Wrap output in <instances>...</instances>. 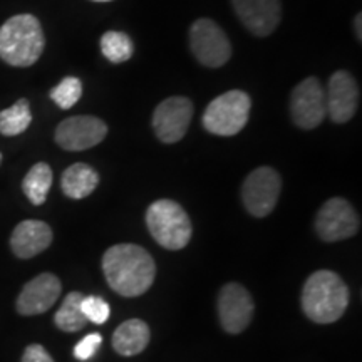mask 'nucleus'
I'll return each mask as SVG.
<instances>
[{"mask_svg": "<svg viewBox=\"0 0 362 362\" xmlns=\"http://www.w3.org/2000/svg\"><path fill=\"white\" fill-rule=\"evenodd\" d=\"M107 285L123 297H138L149 291L156 277V265L146 248L119 243L107 248L103 257Z\"/></svg>", "mask_w": 362, "mask_h": 362, "instance_id": "1", "label": "nucleus"}, {"mask_svg": "<svg viewBox=\"0 0 362 362\" xmlns=\"http://www.w3.org/2000/svg\"><path fill=\"white\" fill-rule=\"evenodd\" d=\"M349 288L341 275L332 270H317L302 288L304 314L315 324H334L349 305Z\"/></svg>", "mask_w": 362, "mask_h": 362, "instance_id": "2", "label": "nucleus"}, {"mask_svg": "<svg viewBox=\"0 0 362 362\" xmlns=\"http://www.w3.org/2000/svg\"><path fill=\"white\" fill-rule=\"evenodd\" d=\"M45 47L44 30L33 13L13 16L0 27V59L13 67L34 66Z\"/></svg>", "mask_w": 362, "mask_h": 362, "instance_id": "3", "label": "nucleus"}, {"mask_svg": "<svg viewBox=\"0 0 362 362\" xmlns=\"http://www.w3.org/2000/svg\"><path fill=\"white\" fill-rule=\"evenodd\" d=\"M146 226L158 245L166 250H181L192 240L193 226L188 214L180 203L166 198L148 206Z\"/></svg>", "mask_w": 362, "mask_h": 362, "instance_id": "4", "label": "nucleus"}, {"mask_svg": "<svg viewBox=\"0 0 362 362\" xmlns=\"http://www.w3.org/2000/svg\"><path fill=\"white\" fill-rule=\"evenodd\" d=\"M252 99L240 89L215 98L203 112V126L216 136H235L245 128L250 117Z\"/></svg>", "mask_w": 362, "mask_h": 362, "instance_id": "5", "label": "nucleus"}, {"mask_svg": "<svg viewBox=\"0 0 362 362\" xmlns=\"http://www.w3.org/2000/svg\"><path fill=\"white\" fill-rule=\"evenodd\" d=\"M189 49L200 64L221 67L232 57V44L225 30L211 19H198L189 27Z\"/></svg>", "mask_w": 362, "mask_h": 362, "instance_id": "6", "label": "nucleus"}, {"mask_svg": "<svg viewBox=\"0 0 362 362\" xmlns=\"http://www.w3.org/2000/svg\"><path fill=\"white\" fill-rule=\"evenodd\" d=\"M280 192H282V178L279 171L270 166H260L243 181V205L255 218H265L277 206Z\"/></svg>", "mask_w": 362, "mask_h": 362, "instance_id": "7", "label": "nucleus"}, {"mask_svg": "<svg viewBox=\"0 0 362 362\" xmlns=\"http://www.w3.org/2000/svg\"><path fill=\"white\" fill-rule=\"evenodd\" d=\"M314 225L320 240L334 243L354 237L361 228V218L349 202L330 198L317 211Z\"/></svg>", "mask_w": 362, "mask_h": 362, "instance_id": "8", "label": "nucleus"}, {"mask_svg": "<svg viewBox=\"0 0 362 362\" xmlns=\"http://www.w3.org/2000/svg\"><path fill=\"white\" fill-rule=\"evenodd\" d=\"M291 116L300 129H314L327 116L325 89L317 78H307L291 94Z\"/></svg>", "mask_w": 362, "mask_h": 362, "instance_id": "9", "label": "nucleus"}, {"mask_svg": "<svg viewBox=\"0 0 362 362\" xmlns=\"http://www.w3.org/2000/svg\"><path fill=\"white\" fill-rule=\"evenodd\" d=\"M193 117V103L185 96L161 101L153 112V129L161 143L173 144L185 138Z\"/></svg>", "mask_w": 362, "mask_h": 362, "instance_id": "10", "label": "nucleus"}, {"mask_svg": "<svg viewBox=\"0 0 362 362\" xmlns=\"http://www.w3.org/2000/svg\"><path fill=\"white\" fill-rule=\"evenodd\" d=\"M253 310V298L243 285L230 282L221 287L218 293V319L225 332H243L252 322Z\"/></svg>", "mask_w": 362, "mask_h": 362, "instance_id": "11", "label": "nucleus"}, {"mask_svg": "<svg viewBox=\"0 0 362 362\" xmlns=\"http://www.w3.org/2000/svg\"><path fill=\"white\" fill-rule=\"evenodd\" d=\"M107 134V126L96 116H72L61 121L56 129V143L66 151H84L98 146Z\"/></svg>", "mask_w": 362, "mask_h": 362, "instance_id": "12", "label": "nucleus"}, {"mask_svg": "<svg viewBox=\"0 0 362 362\" xmlns=\"http://www.w3.org/2000/svg\"><path fill=\"white\" fill-rule=\"evenodd\" d=\"M327 115L334 123H349L359 106V86L354 76L347 71H336L330 76L327 90Z\"/></svg>", "mask_w": 362, "mask_h": 362, "instance_id": "13", "label": "nucleus"}, {"mask_svg": "<svg viewBox=\"0 0 362 362\" xmlns=\"http://www.w3.org/2000/svg\"><path fill=\"white\" fill-rule=\"evenodd\" d=\"M235 13L257 37H267L277 29L282 19L280 0H232Z\"/></svg>", "mask_w": 362, "mask_h": 362, "instance_id": "14", "label": "nucleus"}, {"mask_svg": "<svg viewBox=\"0 0 362 362\" xmlns=\"http://www.w3.org/2000/svg\"><path fill=\"white\" fill-rule=\"evenodd\" d=\"M62 284L54 274H40L24 285L17 297V312L21 315H39L47 312L61 297Z\"/></svg>", "mask_w": 362, "mask_h": 362, "instance_id": "15", "label": "nucleus"}, {"mask_svg": "<svg viewBox=\"0 0 362 362\" xmlns=\"http://www.w3.org/2000/svg\"><path fill=\"white\" fill-rule=\"evenodd\" d=\"M51 226L40 220H24L13 228L11 237V248L19 259H33L52 243Z\"/></svg>", "mask_w": 362, "mask_h": 362, "instance_id": "16", "label": "nucleus"}, {"mask_svg": "<svg viewBox=\"0 0 362 362\" xmlns=\"http://www.w3.org/2000/svg\"><path fill=\"white\" fill-rule=\"evenodd\" d=\"M151 341L149 325L141 319H129L112 334V347L119 356H138L146 349Z\"/></svg>", "mask_w": 362, "mask_h": 362, "instance_id": "17", "label": "nucleus"}, {"mask_svg": "<svg viewBox=\"0 0 362 362\" xmlns=\"http://www.w3.org/2000/svg\"><path fill=\"white\" fill-rule=\"evenodd\" d=\"M99 185V175L86 163H74L62 173L61 188L71 200H83L89 197Z\"/></svg>", "mask_w": 362, "mask_h": 362, "instance_id": "18", "label": "nucleus"}, {"mask_svg": "<svg viewBox=\"0 0 362 362\" xmlns=\"http://www.w3.org/2000/svg\"><path fill=\"white\" fill-rule=\"evenodd\" d=\"M52 187V170L47 163H35L22 181V192L33 205H42Z\"/></svg>", "mask_w": 362, "mask_h": 362, "instance_id": "19", "label": "nucleus"}, {"mask_svg": "<svg viewBox=\"0 0 362 362\" xmlns=\"http://www.w3.org/2000/svg\"><path fill=\"white\" fill-rule=\"evenodd\" d=\"M84 293L81 292H71L66 296L64 302L61 304V309L54 315V322L62 332H79L86 327L88 319L83 314L81 304H83Z\"/></svg>", "mask_w": 362, "mask_h": 362, "instance_id": "20", "label": "nucleus"}, {"mask_svg": "<svg viewBox=\"0 0 362 362\" xmlns=\"http://www.w3.org/2000/svg\"><path fill=\"white\" fill-rule=\"evenodd\" d=\"M99 47H101L103 56L112 64H123L133 57L134 47L133 40L128 34L119 33V30H107L101 35L99 40Z\"/></svg>", "mask_w": 362, "mask_h": 362, "instance_id": "21", "label": "nucleus"}, {"mask_svg": "<svg viewBox=\"0 0 362 362\" xmlns=\"http://www.w3.org/2000/svg\"><path fill=\"white\" fill-rule=\"evenodd\" d=\"M33 123V112L27 99H19L11 107L0 112V133L4 136L22 134Z\"/></svg>", "mask_w": 362, "mask_h": 362, "instance_id": "22", "label": "nucleus"}, {"mask_svg": "<svg viewBox=\"0 0 362 362\" xmlns=\"http://www.w3.org/2000/svg\"><path fill=\"white\" fill-rule=\"evenodd\" d=\"M49 96L61 110H71L83 96V83L79 78L69 76V78L62 79L56 88H52Z\"/></svg>", "mask_w": 362, "mask_h": 362, "instance_id": "23", "label": "nucleus"}, {"mask_svg": "<svg viewBox=\"0 0 362 362\" xmlns=\"http://www.w3.org/2000/svg\"><path fill=\"white\" fill-rule=\"evenodd\" d=\"M81 309H83V314L88 322L93 324H106L107 319L111 315V307L106 300L98 296H84L83 304H81Z\"/></svg>", "mask_w": 362, "mask_h": 362, "instance_id": "24", "label": "nucleus"}, {"mask_svg": "<svg viewBox=\"0 0 362 362\" xmlns=\"http://www.w3.org/2000/svg\"><path fill=\"white\" fill-rule=\"evenodd\" d=\"M103 344V336L98 332L88 334L83 341H79L74 347V357L78 361H89L90 357L96 354V351L99 349V346Z\"/></svg>", "mask_w": 362, "mask_h": 362, "instance_id": "25", "label": "nucleus"}, {"mask_svg": "<svg viewBox=\"0 0 362 362\" xmlns=\"http://www.w3.org/2000/svg\"><path fill=\"white\" fill-rule=\"evenodd\" d=\"M21 362H54V359L40 344H30L24 351Z\"/></svg>", "mask_w": 362, "mask_h": 362, "instance_id": "26", "label": "nucleus"}, {"mask_svg": "<svg viewBox=\"0 0 362 362\" xmlns=\"http://www.w3.org/2000/svg\"><path fill=\"white\" fill-rule=\"evenodd\" d=\"M361 19H362V16H361V13H357V17H356V21H354V29H356V33H357V37H359V40H361V37H362V30H361Z\"/></svg>", "mask_w": 362, "mask_h": 362, "instance_id": "27", "label": "nucleus"}, {"mask_svg": "<svg viewBox=\"0 0 362 362\" xmlns=\"http://www.w3.org/2000/svg\"><path fill=\"white\" fill-rule=\"evenodd\" d=\"M93 2H111V0H93Z\"/></svg>", "mask_w": 362, "mask_h": 362, "instance_id": "28", "label": "nucleus"}, {"mask_svg": "<svg viewBox=\"0 0 362 362\" xmlns=\"http://www.w3.org/2000/svg\"><path fill=\"white\" fill-rule=\"evenodd\" d=\"M0 165H2V153H0Z\"/></svg>", "mask_w": 362, "mask_h": 362, "instance_id": "29", "label": "nucleus"}]
</instances>
